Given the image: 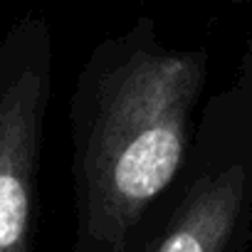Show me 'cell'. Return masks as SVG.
Masks as SVG:
<instances>
[{
  "label": "cell",
  "mask_w": 252,
  "mask_h": 252,
  "mask_svg": "<svg viewBox=\"0 0 252 252\" xmlns=\"http://www.w3.org/2000/svg\"><path fill=\"white\" fill-rule=\"evenodd\" d=\"M208 50L168 47L141 15L84 60L72 96V252H134L195 136Z\"/></svg>",
  "instance_id": "6da1fadb"
},
{
  "label": "cell",
  "mask_w": 252,
  "mask_h": 252,
  "mask_svg": "<svg viewBox=\"0 0 252 252\" xmlns=\"http://www.w3.org/2000/svg\"><path fill=\"white\" fill-rule=\"evenodd\" d=\"M240 74L252 84V40L247 42V50H245V55H242V64H240Z\"/></svg>",
  "instance_id": "277c9868"
},
{
  "label": "cell",
  "mask_w": 252,
  "mask_h": 252,
  "mask_svg": "<svg viewBox=\"0 0 252 252\" xmlns=\"http://www.w3.org/2000/svg\"><path fill=\"white\" fill-rule=\"evenodd\" d=\"M52 87V35L23 18L0 45V252H30L37 163Z\"/></svg>",
  "instance_id": "3957f363"
},
{
  "label": "cell",
  "mask_w": 252,
  "mask_h": 252,
  "mask_svg": "<svg viewBox=\"0 0 252 252\" xmlns=\"http://www.w3.org/2000/svg\"><path fill=\"white\" fill-rule=\"evenodd\" d=\"M227 3H252V0H227Z\"/></svg>",
  "instance_id": "5b68a950"
},
{
  "label": "cell",
  "mask_w": 252,
  "mask_h": 252,
  "mask_svg": "<svg viewBox=\"0 0 252 252\" xmlns=\"http://www.w3.org/2000/svg\"><path fill=\"white\" fill-rule=\"evenodd\" d=\"M252 240V84L213 94L181 178L134 252H245Z\"/></svg>",
  "instance_id": "7a4b0ae2"
}]
</instances>
